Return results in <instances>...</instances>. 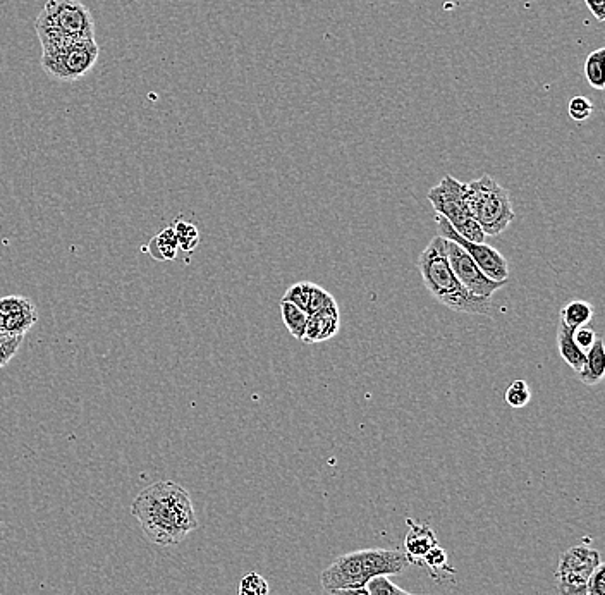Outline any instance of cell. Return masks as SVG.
I'll list each match as a JSON object with an SVG mask.
<instances>
[{
  "mask_svg": "<svg viewBox=\"0 0 605 595\" xmlns=\"http://www.w3.org/2000/svg\"><path fill=\"white\" fill-rule=\"evenodd\" d=\"M573 338H575V343L580 346L581 350L587 353L592 348V344L595 343V339H597V332L593 331L592 327L581 326L575 329Z\"/></svg>",
  "mask_w": 605,
  "mask_h": 595,
  "instance_id": "cell-29",
  "label": "cell"
},
{
  "mask_svg": "<svg viewBox=\"0 0 605 595\" xmlns=\"http://www.w3.org/2000/svg\"><path fill=\"white\" fill-rule=\"evenodd\" d=\"M420 565L428 566L430 571H432V575L444 570L449 571V575H454V573H456L454 568H449V566H447L446 549H442L439 544H437L435 547H432V549L425 554V558L422 559V563H420Z\"/></svg>",
  "mask_w": 605,
  "mask_h": 595,
  "instance_id": "cell-23",
  "label": "cell"
},
{
  "mask_svg": "<svg viewBox=\"0 0 605 595\" xmlns=\"http://www.w3.org/2000/svg\"><path fill=\"white\" fill-rule=\"evenodd\" d=\"M330 595H370V594H368L367 587H358V589L334 590V592H330Z\"/></svg>",
  "mask_w": 605,
  "mask_h": 595,
  "instance_id": "cell-32",
  "label": "cell"
},
{
  "mask_svg": "<svg viewBox=\"0 0 605 595\" xmlns=\"http://www.w3.org/2000/svg\"><path fill=\"white\" fill-rule=\"evenodd\" d=\"M281 313L284 326L288 327V331L293 334L294 338L301 341L303 332H305L306 319H308L306 312H303L301 308L296 307L293 303L281 301Z\"/></svg>",
  "mask_w": 605,
  "mask_h": 595,
  "instance_id": "cell-20",
  "label": "cell"
},
{
  "mask_svg": "<svg viewBox=\"0 0 605 595\" xmlns=\"http://www.w3.org/2000/svg\"><path fill=\"white\" fill-rule=\"evenodd\" d=\"M25 336H9L0 334V369L6 367L7 363L18 355L19 346L23 344Z\"/></svg>",
  "mask_w": 605,
  "mask_h": 595,
  "instance_id": "cell-27",
  "label": "cell"
},
{
  "mask_svg": "<svg viewBox=\"0 0 605 595\" xmlns=\"http://www.w3.org/2000/svg\"><path fill=\"white\" fill-rule=\"evenodd\" d=\"M100 57V47L95 40L74 42L62 49L42 54V68L47 76L57 81H76L90 73Z\"/></svg>",
  "mask_w": 605,
  "mask_h": 595,
  "instance_id": "cell-7",
  "label": "cell"
},
{
  "mask_svg": "<svg viewBox=\"0 0 605 595\" xmlns=\"http://www.w3.org/2000/svg\"><path fill=\"white\" fill-rule=\"evenodd\" d=\"M568 111L573 121L585 123L593 114L592 100L587 99V97H575L569 102Z\"/></svg>",
  "mask_w": 605,
  "mask_h": 595,
  "instance_id": "cell-28",
  "label": "cell"
},
{
  "mask_svg": "<svg viewBox=\"0 0 605 595\" xmlns=\"http://www.w3.org/2000/svg\"><path fill=\"white\" fill-rule=\"evenodd\" d=\"M435 222H437V227H439V236H442L444 240L458 243L475 260V264L480 267L485 276L492 279V281H497V283H506L508 281V262H506V258L502 257L501 252H497L495 248L485 245V243H473V241L461 238L442 215H435Z\"/></svg>",
  "mask_w": 605,
  "mask_h": 595,
  "instance_id": "cell-9",
  "label": "cell"
},
{
  "mask_svg": "<svg viewBox=\"0 0 605 595\" xmlns=\"http://www.w3.org/2000/svg\"><path fill=\"white\" fill-rule=\"evenodd\" d=\"M590 13L595 16L597 21H604L605 19V0H585Z\"/></svg>",
  "mask_w": 605,
  "mask_h": 595,
  "instance_id": "cell-31",
  "label": "cell"
},
{
  "mask_svg": "<svg viewBox=\"0 0 605 595\" xmlns=\"http://www.w3.org/2000/svg\"><path fill=\"white\" fill-rule=\"evenodd\" d=\"M418 270L422 274L425 288L435 296V300L451 308L454 312L468 315H492L490 298L473 295L459 283L453 269L447 262L444 238L435 236L432 243L418 258Z\"/></svg>",
  "mask_w": 605,
  "mask_h": 595,
  "instance_id": "cell-2",
  "label": "cell"
},
{
  "mask_svg": "<svg viewBox=\"0 0 605 595\" xmlns=\"http://www.w3.org/2000/svg\"><path fill=\"white\" fill-rule=\"evenodd\" d=\"M595 308L588 301H569L568 305L561 308V322L569 329H578L581 326H588L593 319Z\"/></svg>",
  "mask_w": 605,
  "mask_h": 595,
  "instance_id": "cell-17",
  "label": "cell"
},
{
  "mask_svg": "<svg viewBox=\"0 0 605 595\" xmlns=\"http://www.w3.org/2000/svg\"><path fill=\"white\" fill-rule=\"evenodd\" d=\"M465 188V183H459L453 176H446L439 185L428 191V202L434 205L435 214L442 215L461 238L473 243H485L487 236L482 227L466 210Z\"/></svg>",
  "mask_w": 605,
  "mask_h": 595,
  "instance_id": "cell-6",
  "label": "cell"
},
{
  "mask_svg": "<svg viewBox=\"0 0 605 595\" xmlns=\"http://www.w3.org/2000/svg\"><path fill=\"white\" fill-rule=\"evenodd\" d=\"M339 327H341L339 307L312 313L306 319L305 332H303L301 341L306 344L324 343L336 336Z\"/></svg>",
  "mask_w": 605,
  "mask_h": 595,
  "instance_id": "cell-12",
  "label": "cell"
},
{
  "mask_svg": "<svg viewBox=\"0 0 605 595\" xmlns=\"http://www.w3.org/2000/svg\"><path fill=\"white\" fill-rule=\"evenodd\" d=\"M465 203L468 214L482 227L485 236H497L513 222L509 191L487 174L466 185Z\"/></svg>",
  "mask_w": 605,
  "mask_h": 595,
  "instance_id": "cell-5",
  "label": "cell"
},
{
  "mask_svg": "<svg viewBox=\"0 0 605 595\" xmlns=\"http://www.w3.org/2000/svg\"><path fill=\"white\" fill-rule=\"evenodd\" d=\"M573 329H569L568 326H564L563 322H559V329H557V348H559V355L563 358L564 362L568 363L571 369L575 370L576 374L583 369V363H585V351L581 350L580 346L575 343L573 338Z\"/></svg>",
  "mask_w": 605,
  "mask_h": 595,
  "instance_id": "cell-15",
  "label": "cell"
},
{
  "mask_svg": "<svg viewBox=\"0 0 605 595\" xmlns=\"http://www.w3.org/2000/svg\"><path fill=\"white\" fill-rule=\"evenodd\" d=\"M313 283H298L291 286V288L286 291V295L282 298L281 301H288V303H293L296 307L301 308L303 312H306V308H308V303H310V295H312Z\"/></svg>",
  "mask_w": 605,
  "mask_h": 595,
  "instance_id": "cell-25",
  "label": "cell"
},
{
  "mask_svg": "<svg viewBox=\"0 0 605 595\" xmlns=\"http://www.w3.org/2000/svg\"><path fill=\"white\" fill-rule=\"evenodd\" d=\"M585 355H587L585 356V363H583V369L578 372V379L585 386H597L605 375L604 339L597 336L592 348Z\"/></svg>",
  "mask_w": 605,
  "mask_h": 595,
  "instance_id": "cell-14",
  "label": "cell"
},
{
  "mask_svg": "<svg viewBox=\"0 0 605 595\" xmlns=\"http://www.w3.org/2000/svg\"><path fill=\"white\" fill-rule=\"evenodd\" d=\"M131 515L140 523L143 535L160 547L179 546L200 525L190 492L172 480L145 487L133 499Z\"/></svg>",
  "mask_w": 605,
  "mask_h": 595,
  "instance_id": "cell-1",
  "label": "cell"
},
{
  "mask_svg": "<svg viewBox=\"0 0 605 595\" xmlns=\"http://www.w3.org/2000/svg\"><path fill=\"white\" fill-rule=\"evenodd\" d=\"M269 594V582H267V580H265L260 573H257V571H250V573H246L245 577L241 578V582H239L238 595Z\"/></svg>",
  "mask_w": 605,
  "mask_h": 595,
  "instance_id": "cell-21",
  "label": "cell"
},
{
  "mask_svg": "<svg viewBox=\"0 0 605 595\" xmlns=\"http://www.w3.org/2000/svg\"><path fill=\"white\" fill-rule=\"evenodd\" d=\"M172 227H174V233L178 238L179 252L186 253V255L195 252L198 245H200V241H202L198 227L193 222L186 221L183 217H179Z\"/></svg>",
  "mask_w": 605,
  "mask_h": 595,
  "instance_id": "cell-18",
  "label": "cell"
},
{
  "mask_svg": "<svg viewBox=\"0 0 605 595\" xmlns=\"http://www.w3.org/2000/svg\"><path fill=\"white\" fill-rule=\"evenodd\" d=\"M35 30L43 52L95 40L92 11L80 0H49L35 19Z\"/></svg>",
  "mask_w": 605,
  "mask_h": 595,
  "instance_id": "cell-4",
  "label": "cell"
},
{
  "mask_svg": "<svg viewBox=\"0 0 605 595\" xmlns=\"http://www.w3.org/2000/svg\"><path fill=\"white\" fill-rule=\"evenodd\" d=\"M446 246L447 262L453 269L454 276L458 277L459 283L463 284L473 295L482 298H492L497 289H501L506 283H497L483 274L475 260L454 241L444 240Z\"/></svg>",
  "mask_w": 605,
  "mask_h": 595,
  "instance_id": "cell-10",
  "label": "cell"
},
{
  "mask_svg": "<svg viewBox=\"0 0 605 595\" xmlns=\"http://www.w3.org/2000/svg\"><path fill=\"white\" fill-rule=\"evenodd\" d=\"M588 595H605V566H597L588 580Z\"/></svg>",
  "mask_w": 605,
  "mask_h": 595,
  "instance_id": "cell-30",
  "label": "cell"
},
{
  "mask_svg": "<svg viewBox=\"0 0 605 595\" xmlns=\"http://www.w3.org/2000/svg\"><path fill=\"white\" fill-rule=\"evenodd\" d=\"M143 252H147L150 257L160 262H167V260H176L179 253L178 238L174 233V227H165L162 233L157 234L150 243H148Z\"/></svg>",
  "mask_w": 605,
  "mask_h": 595,
  "instance_id": "cell-16",
  "label": "cell"
},
{
  "mask_svg": "<svg viewBox=\"0 0 605 595\" xmlns=\"http://www.w3.org/2000/svg\"><path fill=\"white\" fill-rule=\"evenodd\" d=\"M334 307H337L334 296L327 293L324 288H320L317 284H313L310 303H308V308H306V315H312V313L322 312V310H329V308Z\"/></svg>",
  "mask_w": 605,
  "mask_h": 595,
  "instance_id": "cell-22",
  "label": "cell"
},
{
  "mask_svg": "<svg viewBox=\"0 0 605 595\" xmlns=\"http://www.w3.org/2000/svg\"><path fill=\"white\" fill-rule=\"evenodd\" d=\"M604 62L605 49L593 50L585 61V78H587L588 85L599 92L605 88Z\"/></svg>",
  "mask_w": 605,
  "mask_h": 595,
  "instance_id": "cell-19",
  "label": "cell"
},
{
  "mask_svg": "<svg viewBox=\"0 0 605 595\" xmlns=\"http://www.w3.org/2000/svg\"><path fill=\"white\" fill-rule=\"evenodd\" d=\"M406 523L410 527V532H408L406 539H404V554H406V558L410 561V565L411 563L420 565L422 559L425 558V554L432 547L437 546L439 540H437L434 530L428 527V525H422V523H416L413 520H406Z\"/></svg>",
  "mask_w": 605,
  "mask_h": 595,
  "instance_id": "cell-13",
  "label": "cell"
},
{
  "mask_svg": "<svg viewBox=\"0 0 605 595\" xmlns=\"http://www.w3.org/2000/svg\"><path fill=\"white\" fill-rule=\"evenodd\" d=\"M599 565L602 558L592 547L575 546L561 554L556 571L559 594L588 595V580Z\"/></svg>",
  "mask_w": 605,
  "mask_h": 595,
  "instance_id": "cell-8",
  "label": "cell"
},
{
  "mask_svg": "<svg viewBox=\"0 0 605 595\" xmlns=\"http://www.w3.org/2000/svg\"><path fill=\"white\" fill-rule=\"evenodd\" d=\"M408 566L410 561L401 551L365 549L339 556L322 571L320 583L329 594L334 590L358 589L365 587L372 578L399 575Z\"/></svg>",
  "mask_w": 605,
  "mask_h": 595,
  "instance_id": "cell-3",
  "label": "cell"
},
{
  "mask_svg": "<svg viewBox=\"0 0 605 595\" xmlns=\"http://www.w3.org/2000/svg\"><path fill=\"white\" fill-rule=\"evenodd\" d=\"M38 322L35 303L26 296L0 298V334L26 336Z\"/></svg>",
  "mask_w": 605,
  "mask_h": 595,
  "instance_id": "cell-11",
  "label": "cell"
},
{
  "mask_svg": "<svg viewBox=\"0 0 605 595\" xmlns=\"http://www.w3.org/2000/svg\"><path fill=\"white\" fill-rule=\"evenodd\" d=\"M370 595H413L392 583L389 577H375L365 585Z\"/></svg>",
  "mask_w": 605,
  "mask_h": 595,
  "instance_id": "cell-26",
  "label": "cell"
},
{
  "mask_svg": "<svg viewBox=\"0 0 605 595\" xmlns=\"http://www.w3.org/2000/svg\"><path fill=\"white\" fill-rule=\"evenodd\" d=\"M530 399H532V393L525 381H514L506 391V403L511 408H523L530 403Z\"/></svg>",
  "mask_w": 605,
  "mask_h": 595,
  "instance_id": "cell-24",
  "label": "cell"
}]
</instances>
